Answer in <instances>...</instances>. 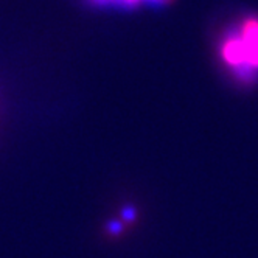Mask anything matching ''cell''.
<instances>
[{"label":"cell","instance_id":"6da1fadb","mask_svg":"<svg viewBox=\"0 0 258 258\" xmlns=\"http://www.w3.org/2000/svg\"><path fill=\"white\" fill-rule=\"evenodd\" d=\"M216 56L230 78L241 86L258 83V14L247 13L218 38Z\"/></svg>","mask_w":258,"mask_h":258},{"label":"cell","instance_id":"7a4b0ae2","mask_svg":"<svg viewBox=\"0 0 258 258\" xmlns=\"http://www.w3.org/2000/svg\"><path fill=\"white\" fill-rule=\"evenodd\" d=\"M86 2L95 8H117L124 11H134L140 8H165L174 4L176 0H86Z\"/></svg>","mask_w":258,"mask_h":258},{"label":"cell","instance_id":"3957f363","mask_svg":"<svg viewBox=\"0 0 258 258\" xmlns=\"http://www.w3.org/2000/svg\"><path fill=\"white\" fill-rule=\"evenodd\" d=\"M123 224L124 223H121V221H115V219L114 221H109L107 226H106V230H107L109 235L117 236V235H120L123 232Z\"/></svg>","mask_w":258,"mask_h":258},{"label":"cell","instance_id":"277c9868","mask_svg":"<svg viewBox=\"0 0 258 258\" xmlns=\"http://www.w3.org/2000/svg\"><path fill=\"white\" fill-rule=\"evenodd\" d=\"M121 218H123V223L129 224V223H134L136 218H137V212L134 207H124L121 210Z\"/></svg>","mask_w":258,"mask_h":258}]
</instances>
